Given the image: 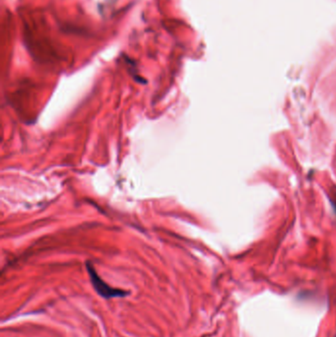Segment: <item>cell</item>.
<instances>
[{
	"instance_id": "1",
	"label": "cell",
	"mask_w": 336,
	"mask_h": 337,
	"mask_svg": "<svg viewBox=\"0 0 336 337\" xmlns=\"http://www.w3.org/2000/svg\"><path fill=\"white\" fill-rule=\"evenodd\" d=\"M86 267H87V271H88L92 285H93L94 289L96 290V292L101 297H103L105 299H110V298H116V297H120V298L125 297L126 295H128V293L124 290L113 288V287L108 286L105 281H103L102 278L98 275L94 266L91 265V263H87Z\"/></svg>"
}]
</instances>
